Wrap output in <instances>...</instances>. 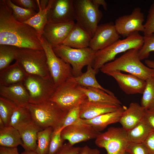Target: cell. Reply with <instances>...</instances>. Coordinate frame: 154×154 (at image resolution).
<instances>
[{
	"instance_id": "6da1fadb",
	"label": "cell",
	"mask_w": 154,
	"mask_h": 154,
	"mask_svg": "<svg viewBox=\"0 0 154 154\" xmlns=\"http://www.w3.org/2000/svg\"><path fill=\"white\" fill-rule=\"evenodd\" d=\"M40 37L32 27L16 20L5 0H0V44L42 50Z\"/></svg>"
},
{
	"instance_id": "7a4b0ae2",
	"label": "cell",
	"mask_w": 154,
	"mask_h": 154,
	"mask_svg": "<svg viewBox=\"0 0 154 154\" xmlns=\"http://www.w3.org/2000/svg\"><path fill=\"white\" fill-rule=\"evenodd\" d=\"M139 50L136 49L129 50L120 57L105 64L100 70L106 74L116 70L123 71L145 81L154 77V70L141 62Z\"/></svg>"
},
{
	"instance_id": "3957f363",
	"label": "cell",
	"mask_w": 154,
	"mask_h": 154,
	"mask_svg": "<svg viewBox=\"0 0 154 154\" xmlns=\"http://www.w3.org/2000/svg\"><path fill=\"white\" fill-rule=\"evenodd\" d=\"M143 42V36L139 32L133 33L125 38L119 39L110 45L96 52L92 66L98 71L105 64L114 60L118 54L132 49L139 50Z\"/></svg>"
},
{
	"instance_id": "277c9868",
	"label": "cell",
	"mask_w": 154,
	"mask_h": 154,
	"mask_svg": "<svg viewBox=\"0 0 154 154\" xmlns=\"http://www.w3.org/2000/svg\"><path fill=\"white\" fill-rule=\"evenodd\" d=\"M26 107L33 121L42 130L49 127L55 129L68 112L50 100L38 104L29 103Z\"/></svg>"
},
{
	"instance_id": "5b68a950",
	"label": "cell",
	"mask_w": 154,
	"mask_h": 154,
	"mask_svg": "<svg viewBox=\"0 0 154 154\" xmlns=\"http://www.w3.org/2000/svg\"><path fill=\"white\" fill-rule=\"evenodd\" d=\"M15 60L27 74L45 79L51 78L43 50L18 48Z\"/></svg>"
},
{
	"instance_id": "8992f818",
	"label": "cell",
	"mask_w": 154,
	"mask_h": 154,
	"mask_svg": "<svg viewBox=\"0 0 154 154\" xmlns=\"http://www.w3.org/2000/svg\"><path fill=\"white\" fill-rule=\"evenodd\" d=\"M52 48L57 56L70 65L73 76L82 74L84 66L92 65L96 52L89 47L75 48L62 44Z\"/></svg>"
},
{
	"instance_id": "52a82bcc",
	"label": "cell",
	"mask_w": 154,
	"mask_h": 154,
	"mask_svg": "<svg viewBox=\"0 0 154 154\" xmlns=\"http://www.w3.org/2000/svg\"><path fill=\"white\" fill-rule=\"evenodd\" d=\"M78 85L70 78L56 87L50 100L56 104L64 111L68 112L86 99Z\"/></svg>"
},
{
	"instance_id": "ba28073f",
	"label": "cell",
	"mask_w": 154,
	"mask_h": 154,
	"mask_svg": "<svg viewBox=\"0 0 154 154\" xmlns=\"http://www.w3.org/2000/svg\"><path fill=\"white\" fill-rule=\"evenodd\" d=\"M76 22L93 36L103 16L99 6L92 0H73Z\"/></svg>"
},
{
	"instance_id": "9c48e42d",
	"label": "cell",
	"mask_w": 154,
	"mask_h": 154,
	"mask_svg": "<svg viewBox=\"0 0 154 154\" xmlns=\"http://www.w3.org/2000/svg\"><path fill=\"white\" fill-rule=\"evenodd\" d=\"M40 41L45 53L50 76L56 88L73 76L72 67L69 64L56 55L52 47L42 36L40 38Z\"/></svg>"
},
{
	"instance_id": "30bf717a",
	"label": "cell",
	"mask_w": 154,
	"mask_h": 154,
	"mask_svg": "<svg viewBox=\"0 0 154 154\" xmlns=\"http://www.w3.org/2000/svg\"><path fill=\"white\" fill-rule=\"evenodd\" d=\"M23 83L29 94V103L31 104L49 100L56 88L51 77L45 79L27 74Z\"/></svg>"
},
{
	"instance_id": "8fae6325",
	"label": "cell",
	"mask_w": 154,
	"mask_h": 154,
	"mask_svg": "<svg viewBox=\"0 0 154 154\" xmlns=\"http://www.w3.org/2000/svg\"><path fill=\"white\" fill-rule=\"evenodd\" d=\"M98 147L104 148L107 154H124L129 143L127 131L122 127H111L96 139Z\"/></svg>"
},
{
	"instance_id": "7c38bea8",
	"label": "cell",
	"mask_w": 154,
	"mask_h": 154,
	"mask_svg": "<svg viewBox=\"0 0 154 154\" xmlns=\"http://www.w3.org/2000/svg\"><path fill=\"white\" fill-rule=\"evenodd\" d=\"M144 16L141 9L136 7L131 14L125 15L117 19L114 23L118 33L124 37H126L134 32L144 30L143 22Z\"/></svg>"
},
{
	"instance_id": "4fadbf2b",
	"label": "cell",
	"mask_w": 154,
	"mask_h": 154,
	"mask_svg": "<svg viewBox=\"0 0 154 154\" xmlns=\"http://www.w3.org/2000/svg\"><path fill=\"white\" fill-rule=\"evenodd\" d=\"M48 23L74 21L76 16L73 0H49Z\"/></svg>"
},
{
	"instance_id": "5bb4252c",
	"label": "cell",
	"mask_w": 154,
	"mask_h": 154,
	"mask_svg": "<svg viewBox=\"0 0 154 154\" xmlns=\"http://www.w3.org/2000/svg\"><path fill=\"white\" fill-rule=\"evenodd\" d=\"M120 37L113 22L101 24L97 27L89 47L96 52L112 44Z\"/></svg>"
},
{
	"instance_id": "9a60e30c",
	"label": "cell",
	"mask_w": 154,
	"mask_h": 154,
	"mask_svg": "<svg viewBox=\"0 0 154 154\" xmlns=\"http://www.w3.org/2000/svg\"><path fill=\"white\" fill-rule=\"evenodd\" d=\"M101 132L90 125L81 123L71 125L64 128L61 136L71 145L83 141L96 139Z\"/></svg>"
},
{
	"instance_id": "2e32d148",
	"label": "cell",
	"mask_w": 154,
	"mask_h": 154,
	"mask_svg": "<svg viewBox=\"0 0 154 154\" xmlns=\"http://www.w3.org/2000/svg\"><path fill=\"white\" fill-rule=\"evenodd\" d=\"M75 23L74 21L48 23L44 28L42 36L53 48L62 44Z\"/></svg>"
},
{
	"instance_id": "e0dca14e",
	"label": "cell",
	"mask_w": 154,
	"mask_h": 154,
	"mask_svg": "<svg viewBox=\"0 0 154 154\" xmlns=\"http://www.w3.org/2000/svg\"><path fill=\"white\" fill-rule=\"evenodd\" d=\"M106 74L113 77L120 88L126 94H143L146 84L145 80L130 74L123 73L118 70L113 71Z\"/></svg>"
},
{
	"instance_id": "ac0fdd59",
	"label": "cell",
	"mask_w": 154,
	"mask_h": 154,
	"mask_svg": "<svg viewBox=\"0 0 154 154\" xmlns=\"http://www.w3.org/2000/svg\"><path fill=\"white\" fill-rule=\"evenodd\" d=\"M121 106L91 101L87 98L80 104V117L82 119H91L102 114L115 111Z\"/></svg>"
},
{
	"instance_id": "d6986e66",
	"label": "cell",
	"mask_w": 154,
	"mask_h": 154,
	"mask_svg": "<svg viewBox=\"0 0 154 154\" xmlns=\"http://www.w3.org/2000/svg\"><path fill=\"white\" fill-rule=\"evenodd\" d=\"M0 94L18 106L26 107L29 103V94L23 82L9 86L0 85Z\"/></svg>"
},
{
	"instance_id": "ffe728a7",
	"label": "cell",
	"mask_w": 154,
	"mask_h": 154,
	"mask_svg": "<svg viewBox=\"0 0 154 154\" xmlns=\"http://www.w3.org/2000/svg\"><path fill=\"white\" fill-rule=\"evenodd\" d=\"M145 110L138 103L132 102L122 113L119 122L127 131L131 129L145 117Z\"/></svg>"
},
{
	"instance_id": "44dd1931",
	"label": "cell",
	"mask_w": 154,
	"mask_h": 154,
	"mask_svg": "<svg viewBox=\"0 0 154 154\" xmlns=\"http://www.w3.org/2000/svg\"><path fill=\"white\" fill-rule=\"evenodd\" d=\"M92 38L86 29L76 23L62 44L75 48H87Z\"/></svg>"
},
{
	"instance_id": "7402d4cb",
	"label": "cell",
	"mask_w": 154,
	"mask_h": 154,
	"mask_svg": "<svg viewBox=\"0 0 154 154\" xmlns=\"http://www.w3.org/2000/svg\"><path fill=\"white\" fill-rule=\"evenodd\" d=\"M126 108L125 106H121L115 111L102 114L91 119H81L79 123L88 125L100 132L109 125L119 122L122 113Z\"/></svg>"
},
{
	"instance_id": "603a6c76",
	"label": "cell",
	"mask_w": 154,
	"mask_h": 154,
	"mask_svg": "<svg viewBox=\"0 0 154 154\" xmlns=\"http://www.w3.org/2000/svg\"><path fill=\"white\" fill-rule=\"evenodd\" d=\"M22 140V147L25 151H35L37 148V135L42 130L32 120L18 129Z\"/></svg>"
},
{
	"instance_id": "cb8c5ba5",
	"label": "cell",
	"mask_w": 154,
	"mask_h": 154,
	"mask_svg": "<svg viewBox=\"0 0 154 154\" xmlns=\"http://www.w3.org/2000/svg\"><path fill=\"white\" fill-rule=\"evenodd\" d=\"M27 74L16 62L0 71V85L9 86L23 82Z\"/></svg>"
},
{
	"instance_id": "d4e9b609",
	"label": "cell",
	"mask_w": 154,
	"mask_h": 154,
	"mask_svg": "<svg viewBox=\"0 0 154 154\" xmlns=\"http://www.w3.org/2000/svg\"><path fill=\"white\" fill-rule=\"evenodd\" d=\"M78 88L85 94L89 100L121 106V102L116 97L111 95L102 90L78 85Z\"/></svg>"
},
{
	"instance_id": "484cf974",
	"label": "cell",
	"mask_w": 154,
	"mask_h": 154,
	"mask_svg": "<svg viewBox=\"0 0 154 154\" xmlns=\"http://www.w3.org/2000/svg\"><path fill=\"white\" fill-rule=\"evenodd\" d=\"M97 72L92 65H89L87 66L86 72L78 76H72L70 78L78 86L98 88L111 95L115 96L112 92L102 87L98 82L96 77Z\"/></svg>"
},
{
	"instance_id": "4316f807",
	"label": "cell",
	"mask_w": 154,
	"mask_h": 154,
	"mask_svg": "<svg viewBox=\"0 0 154 154\" xmlns=\"http://www.w3.org/2000/svg\"><path fill=\"white\" fill-rule=\"evenodd\" d=\"M23 142L19 131L11 126H5L0 129V146L17 147L23 145Z\"/></svg>"
},
{
	"instance_id": "83f0119b",
	"label": "cell",
	"mask_w": 154,
	"mask_h": 154,
	"mask_svg": "<svg viewBox=\"0 0 154 154\" xmlns=\"http://www.w3.org/2000/svg\"><path fill=\"white\" fill-rule=\"evenodd\" d=\"M154 129L144 118L134 127L127 131L129 143H143Z\"/></svg>"
},
{
	"instance_id": "f1b7e54d",
	"label": "cell",
	"mask_w": 154,
	"mask_h": 154,
	"mask_svg": "<svg viewBox=\"0 0 154 154\" xmlns=\"http://www.w3.org/2000/svg\"><path fill=\"white\" fill-rule=\"evenodd\" d=\"M31 115L26 107L17 106L10 118L9 125L17 129L32 121Z\"/></svg>"
},
{
	"instance_id": "f546056e",
	"label": "cell",
	"mask_w": 154,
	"mask_h": 154,
	"mask_svg": "<svg viewBox=\"0 0 154 154\" xmlns=\"http://www.w3.org/2000/svg\"><path fill=\"white\" fill-rule=\"evenodd\" d=\"M38 6L39 10L37 13L24 23L34 28L41 37L42 35L44 28L48 23L47 15L49 5L48 3L47 7L44 8Z\"/></svg>"
},
{
	"instance_id": "4dcf8cb0",
	"label": "cell",
	"mask_w": 154,
	"mask_h": 154,
	"mask_svg": "<svg viewBox=\"0 0 154 154\" xmlns=\"http://www.w3.org/2000/svg\"><path fill=\"white\" fill-rule=\"evenodd\" d=\"M53 129L49 127L40 131L37 135L38 141L35 151L38 154H48Z\"/></svg>"
},
{
	"instance_id": "1f68e13d",
	"label": "cell",
	"mask_w": 154,
	"mask_h": 154,
	"mask_svg": "<svg viewBox=\"0 0 154 154\" xmlns=\"http://www.w3.org/2000/svg\"><path fill=\"white\" fill-rule=\"evenodd\" d=\"M145 81L146 84L142 94L141 105L146 110L154 109V77Z\"/></svg>"
},
{
	"instance_id": "d6a6232c",
	"label": "cell",
	"mask_w": 154,
	"mask_h": 154,
	"mask_svg": "<svg viewBox=\"0 0 154 154\" xmlns=\"http://www.w3.org/2000/svg\"><path fill=\"white\" fill-rule=\"evenodd\" d=\"M18 48L6 44H0V71L6 68L15 60Z\"/></svg>"
},
{
	"instance_id": "836d02e7",
	"label": "cell",
	"mask_w": 154,
	"mask_h": 154,
	"mask_svg": "<svg viewBox=\"0 0 154 154\" xmlns=\"http://www.w3.org/2000/svg\"><path fill=\"white\" fill-rule=\"evenodd\" d=\"M11 8L15 18L18 21L24 23L35 15L37 12L34 9H26L19 7L13 3L11 0H5Z\"/></svg>"
},
{
	"instance_id": "e575fe53",
	"label": "cell",
	"mask_w": 154,
	"mask_h": 154,
	"mask_svg": "<svg viewBox=\"0 0 154 154\" xmlns=\"http://www.w3.org/2000/svg\"><path fill=\"white\" fill-rule=\"evenodd\" d=\"M17 106L11 101L0 96V118L5 126H8L12 114Z\"/></svg>"
},
{
	"instance_id": "d590c367",
	"label": "cell",
	"mask_w": 154,
	"mask_h": 154,
	"mask_svg": "<svg viewBox=\"0 0 154 154\" xmlns=\"http://www.w3.org/2000/svg\"><path fill=\"white\" fill-rule=\"evenodd\" d=\"M80 104L75 106L68 112L60 124L55 129H63L70 125L78 123L81 119L80 114Z\"/></svg>"
},
{
	"instance_id": "8d00e7d4",
	"label": "cell",
	"mask_w": 154,
	"mask_h": 154,
	"mask_svg": "<svg viewBox=\"0 0 154 154\" xmlns=\"http://www.w3.org/2000/svg\"><path fill=\"white\" fill-rule=\"evenodd\" d=\"M143 37V44L139 51L141 60L148 58L150 53L154 51V33Z\"/></svg>"
},
{
	"instance_id": "74e56055",
	"label": "cell",
	"mask_w": 154,
	"mask_h": 154,
	"mask_svg": "<svg viewBox=\"0 0 154 154\" xmlns=\"http://www.w3.org/2000/svg\"><path fill=\"white\" fill-rule=\"evenodd\" d=\"M63 129H53L51 138L48 154H54L63 145L64 140L61 136Z\"/></svg>"
},
{
	"instance_id": "f35d334b",
	"label": "cell",
	"mask_w": 154,
	"mask_h": 154,
	"mask_svg": "<svg viewBox=\"0 0 154 154\" xmlns=\"http://www.w3.org/2000/svg\"><path fill=\"white\" fill-rule=\"evenodd\" d=\"M144 25V36L154 33V1L149 8L146 21Z\"/></svg>"
},
{
	"instance_id": "ab89813d",
	"label": "cell",
	"mask_w": 154,
	"mask_h": 154,
	"mask_svg": "<svg viewBox=\"0 0 154 154\" xmlns=\"http://www.w3.org/2000/svg\"><path fill=\"white\" fill-rule=\"evenodd\" d=\"M126 151L129 154H149L146 147L143 143H129Z\"/></svg>"
},
{
	"instance_id": "60d3db41",
	"label": "cell",
	"mask_w": 154,
	"mask_h": 154,
	"mask_svg": "<svg viewBox=\"0 0 154 154\" xmlns=\"http://www.w3.org/2000/svg\"><path fill=\"white\" fill-rule=\"evenodd\" d=\"M16 5L26 9H33L36 11L39 10V7L37 0H11Z\"/></svg>"
},
{
	"instance_id": "b9f144b4",
	"label": "cell",
	"mask_w": 154,
	"mask_h": 154,
	"mask_svg": "<svg viewBox=\"0 0 154 154\" xmlns=\"http://www.w3.org/2000/svg\"><path fill=\"white\" fill-rule=\"evenodd\" d=\"M81 147H74L68 142L64 144L54 154H79Z\"/></svg>"
},
{
	"instance_id": "7bdbcfd3",
	"label": "cell",
	"mask_w": 154,
	"mask_h": 154,
	"mask_svg": "<svg viewBox=\"0 0 154 154\" xmlns=\"http://www.w3.org/2000/svg\"><path fill=\"white\" fill-rule=\"evenodd\" d=\"M143 143L146 147L149 154H154V130Z\"/></svg>"
},
{
	"instance_id": "ee69618b",
	"label": "cell",
	"mask_w": 154,
	"mask_h": 154,
	"mask_svg": "<svg viewBox=\"0 0 154 154\" xmlns=\"http://www.w3.org/2000/svg\"><path fill=\"white\" fill-rule=\"evenodd\" d=\"M145 118L154 129V109L145 110Z\"/></svg>"
},
{
	"instance_id": "f6af8a7d",
	"label": "cell",
	"mask_w": 154,
	"mask_h": 154,
	"mask_svg": "<svg viewBox=\"0 0 154 154\" xmlns=\"http://www.w3.org/2000/svg\"><path fill=\"white\" fill-rule=\"evenodd\" d=\"M100 151L97 149L92 148L87 145L81 147L79 154H100Z\"/></svg>"
},
{
	"instance_id": "bcb514c9",
	"label": "cell",
	"mask_w": 154,
	"mask_h": 154,
	"mask_svg": "<svg viewBox=\"0 0 154 154\" xmlns=\"http://www.w3.org/2000/svg\"><path fill=\"white\" fill-rule=\"evenodd\" d=\"M0 154H19L17 147L9 148L0 146Z\"/></svg>"
},
{
	"instance_id": "7dc6e473",
	"label": "cell",
	"mask_w": 154,
	"mask_h": 154,
	"mask_svg": "<svg viewBox=\"0 0 154 154\" xmlns=\"http://www.w3.org/2000/svg\"><path fill=\"white\" fill-rule=\"evenodd\" d=\"M92 2L96 5L100 6L102 5L105 11L107 10V4L104 0H92Z\"/></svg>"
},
{
	"instance_id": "c3c4849f",
	"label": "cell",
	"mask_w": 154,
	"mask_h": 154,
	"mask_svg": "<svg viewBox=\"0 0 154 154\" xmlns=\"http://www.w3.org/2000/svg\"><path fill=\"white\" fill-rule=\"evenodd\" d=\"M145 62L147 66L154 70V60L147 59Z\"/></svg>"
},
{
	"instance_id": "681fc988",
	"label": "cell",
	"mask_w": 154,
	"mask_h": 154,
	"mask_svg": "<svg viewBox=\"0 0 154 154\" xmlns=\"http://www.w3.org/2000/svg\"><path fill=\"white\" fill-rule=\"evenodd\" d=\"M21 154H38L35 151H25L22 152Z\"/></svg>"
},
{
	"instance_id": "f907efd6",
	"label": "cell",
	"mask_w": 154,
	"mask_h": 154,
	"mask_svg": "<svg viewBox=\"0 0 154 154\" xmlns=\"http://www.w3.org/2000/svg\"><path fill=\"white\" fill-rule=\"evenodd\" d=\"M5 126L3 121L0 118V129H2Z\"/></svg>"
},
{
	"instance_id": "816d5d0a",
	"label": "cell",
	"mask_w": 154,
	"mask_h": 154,
	"mask_svg": "<svg viewBox=\"0 0 154 154\" xmlns=\"http://www.w3.org/2000/svg\"><path fill=\"white\" fill-rule=\"evenodd\" d=\"M124 154H129L128 152L125 151Z\"/></svg>"
},
{
	"instance_id": "f5cc1de1",
	"label": "cell",
	"mask_w": 154,
	"mask_h": 154,
	"mask_svg": "<svg viewBox=\"0 0 154 154\" xmlns=\"http://www.w3.org/2000/svg\"></svg>"
}]
</instances>
